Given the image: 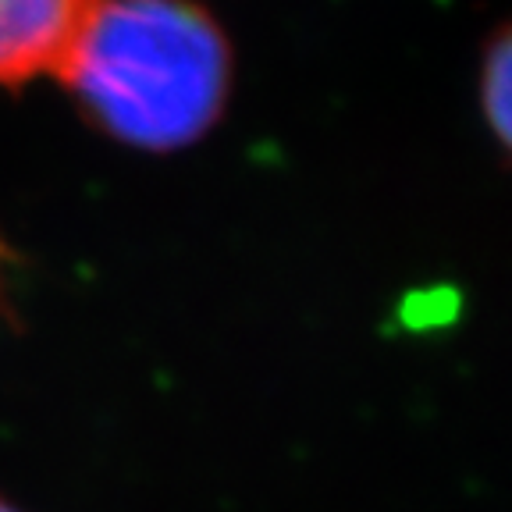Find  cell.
<instances>
[{"label":"cell","mask_w":512,"mask_h":512,"mask_svg":"<svg viewBox=\"0 0 512 512\" xmlns=\"http://www.w3.org/2000/svg\"><path fill=\"white\" fill-rule=\"evenodd\" d=\"M57 79L107 136L178 150L221 118L232 50L189 0H100Z\"/></svg>","instance_id":"6da1fadb"},{"label":"cell","mask_w":512,"mask_h":512,"mask_svg":"<svg viewBox=\"0 0 512 512\" xmlns=\"http://www.w3.org/2000/svg\"><path fill=\"white\" fill-rule=\"evenodd\" d=\"M100 0H0V86L57 79Z\"/></svg>","instance_id":"7a4b0ae2"},{"label":"cell","mask_w":512,"mask_h":512,"mask_svg":"<svg viewBox=\"0 0 512 512\" xmlns=\"http://www.w3.org/2000/svg\"><path fill=\"white\" fill-rule=\"evenodd\" d=\"M509 64H512L509 36H498L488 61H484V114L495 125L498 139L509 136V86H512Z\"/></svg>","instance_id":"3957f363"},{"label":"cell","mask_w":512,"mask_h":512,"mask_svg":"<svg viewBox=\"0 0 512 512\" xmlns=\"http://www.w3.org/2000/svg\"><path fill=\"white\" fill-rule=\"evenodd\" d=\"M0 512H18L15 505H8V502H0Z\"/></svg>","instance_id":"277c9868"}]
</instances>
